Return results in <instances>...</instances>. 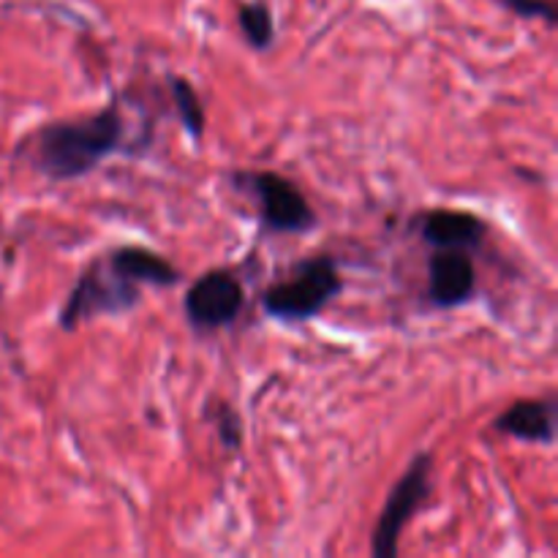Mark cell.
Wrapping results in <instances>:
<instances>
[{
    "label": "cell",
    "instance_id": "obj_1",
    "mask_svg": "<svg viewBox=\"0 0 558 558\" xmlns=\"http://www.w3.org/2000/svg\"><path fill=\"white\" fill-rule=\"evenodd\" d=\"M125 118L118 104L76 120H52L22 145L20 156L38 174L54 183H69L90 174L109 156L123 150Z\"/></svg>",
    "mask_w": 558,
    "mask_h": 558
},
{
    "label": "cell",
    "instance_id": "obj_2",
    "mask_svg": "<svg viewBox=\"0 0 558 558\" xmlns=\"http://www.w3.org/2000/svg\"><path fill=\"white\" fill-rule=\"evenodd\" d=\"M343 278L332 256H311L294 265L287 281H278L262 292V308L276 322H308L341 294Z\"/></svg>",
    "mask_w": 558,
    "mask_h": 558
},
{
    "label": "cell",
    "instance_id": "obj_3",
    "mask_svg": "<svg viewBox=\"0 0 558 558\" xmlns=\"http://www.w3.org/2000/svg\"><path fill=\"white\" fill-rule=\"evenodd\" d=\"M142 305V287L120 278L107 259L98 256L85 272L76 278L58 314V325L63 332H74L85 322L96 316H125Z\"/></svg>",
    "mask_w": 558,
    "mask_h": 558
},
{
    "label": "cell",
    "instance_id": "obj_4",
    "mask_svg": "<svg viewBox=\"0 0 558 558\" xmlns=\"http://www.w3.org/2000/svg\"><path fill=\"white\" fill-rule=\"evenodd\" d=\"M238 191H248L259 205V218L272 234H308L319 218L303 191L278 172H238L232 174Z\"/></svg>",
    "mask_w": 558,
    "mask_h": 558
},
{
    "label": "cell",
    "instance_id": "obj_5",
    "mask_svg": "<svg viewBox=\"0 0 558 558\" xmlns=\"http://www.w3.org/2000/svg\"><path fill=\"white\" fill-rule=\"evenodd\" d=\"M430 474H434V456L430 452H417L396 488L387 496L381 515L376 521L374 537H371V554L374 558H396L398 543L407 529V523L417 515L420 507L428 501L430 496Z\"/></svg>",
    "mask_w": 558,
    "mask_h": 558
},
{
    "label": "cell",
    "instance_id": "obj_6",
    "mask_svg": "<svg viewBox=\"0 0 558 558\" xmlns=\"http://www.w3.org/2000/svg\"><path fill=\"white\" fill-rule=\"evenodd\" d=\"M185 319L194 330L216 332L232 327L245 308V289L232 270H207L189 287L183 300Z\"/></svg>",
    "mask_w": 558,
    "mask_h": 558
},
{
    "label": "cell",
    "instance_id": "obj_7",
    "mask_svg": "<svg viewBox=\"0 0 558 558\" xmlns=\"http://www.w3.org/2000/svg\"><path fill=\"white\" fill-rule=\"evenodd\" d=\"M477 292V270L466 251L439 248L428 259V303L452 311L472 303Z\"/></svg>",
    "mask_w": 558,
    "mask_h": 558
},
{
    "label": "cell",
    "instance_id": "obj_8",
    "mask_svg": "<svg viewBox=\"0 0 558 558\" xmlns=\"http://www.w3.org/2000/svg\"><path fill=\"white\" fill-rule=\"evenodd\" d=\"M417 232L425 243L434 251L450 248V251H480L488 240V223L480 216L466 210H447V207H436V210L423 213L417 218Z\"/></svg>",
    "mask_w": 558,
    "mask_h": 558
},
{
    "label": "cell",
    "instance_id": "obj_9",
    "mask_svg": "<svg viewBox=\"0 0 558 558\" xmlns=\"http://www.w3.org/2000/svg\"><path fill=\"white\" fill-rule=\"evenodd\" d=\"M556 398H523L510 403L490 428L510 439L526 441V445L550 447L556 441Z\"/></svg>",
    "mask_w": 558,
    "mask_h": 558
},
{
    "label": "cell",
    "instance_id": "obj_10",
    "mask_svg": "<svg viewBox=\"0 0 558 558\" xmlns=\"http://www.w3.org/2000/svg\"><path fill=\"white\" fill-rule=\"evenodd\" d=\"M104 259L120 278L136 283V287L145 283V287L172 289L183 281V272L172 262L145 245H120V248L109 251Z\"/></svg>",
    "mask_w": 558,
    "mask_h": 558
},
{
    "label": "cell",
    "instance_id": "obj_11",
    "mask_svg": "<svg viewBox=\"0 0 558 558\" xmlns=\"http://www.w3.org/2000/svg\"><path fill=\"white\" fill-rule=\"evenodd\" d=\"M169 90H172V101L174 109H178V118L183 123L185 134L191 136L194 142H202L205 136V107H202V98L196 93V87L191 85L185 76H169Z\"/></svg>",
    "mask_w": 558,
    "mask_h": 558
},
{
    "label": "cell",
    "instance_id": "obj_12",
    "mask_svg": "<svg viewBox=\"0 0 558 558\" xmlns=\"http://www.w3.org/2000/svg\"><path fill=\"white\" fill-rule=\"evenodd\" d=\"M240 31H243L245 41L256 52H267L276 44V22H272V11L265 3L254 0V3L240 5Z\"/></svg>",
    "mask_w": 558,
    "mask_h": 558
},
{
    "label": "cell",
    "instance_id": "obj_13",
    "mask_svg": "<svg viewBox=\"0 0 558 558\" xmlns=\"http://www.w3.org/2000/svg\"><path fill=\"white\" fill-rule=\"evenodd\" d=\"M207 407H210V403H207ZM207 417L216 425L218 439H221V445L227 447V450H238V447L243 445V420H240V414L234 412L227 401L213 403V407L207 409Z\"/></svg>",
    "mask_w": 558,
    "mask_h": 558
},
{
    "label": "cell",
    "instance_id": "obj_14",
    "mask_svg": "<svg viewBox=\"0 0 558 558\" xmlns=\"http://www.w3.org/2000/svg\"><path fill=\"white\" fill-rule=\"evenodd\" d=\"M496 3L505 5L507 11H512L521 20H543L548 27L558 25L554 0H496Z\"/></svg>",
    "mask_w": 558,
    "mask_h": 558
}]
</instances>
